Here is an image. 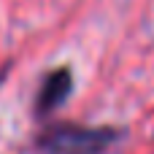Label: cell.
Instances as JSON below:
<instances>
[{"label": "cell", "mask_w": 154, "mask_h": 154, "mask_svg": "<svg viewBox=\"0 0 154 154\" xmlns=\"http://www.w3.org/2000/svg\"><path fill=\"white\" fill-rule=\"evenodd\" d=\"M127 138L125 127L116 125H79V122H46L32 146L41 154H108Z\"/></svg>", "instance_id": "obj_1"}, {"label": "cell", "mask_w": 154, "mask_h": 154, "mask_svg": "<svg viewBox=\"0 0 154 154\" xmlns=\"http://www.w3.org/2000/svg\"><path fill=\"white\" fill-rule=\"evenodd\" d=\"M73 87H76V81H73V70L68 65L46 70L41 84H38L35 100H32L35 119H49L57 108H62L68 103V97L73 95Z\"/></svg>", "instance_id": "obj_2"}]
</instances>
